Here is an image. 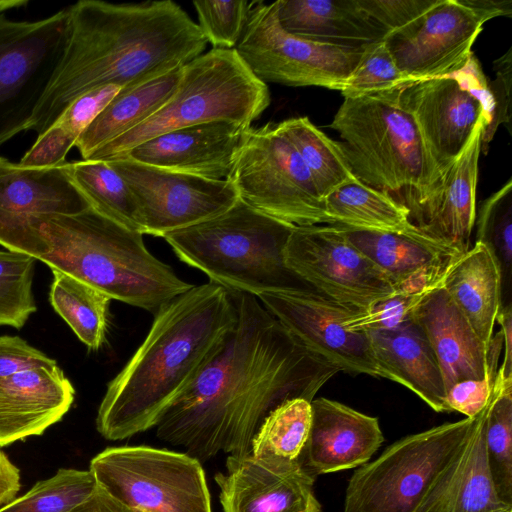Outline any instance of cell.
I'll return each mask as SVG.
<instances>
[{
  "label": "cell",
  "instance_id": "1f68e13d",
  "mask_svg": "<svg viewBox=\"0 0 512 512\" xmlns=\"http://www.w3.org/2000/svg\"><path fill=\"white\" fill-rule=\"evenodd\" d=\"M121 90V87L109 84L76 98L47 130L38 135L19 163L32 167H52L64 163L80 136Z\"/></svg>",
  "mask_w": 512,
  "mask_h": 512
},
{
  "label": "cell",
  "instance_id": "7c38bea8",
  "mask_svg": "<svg viewBox=\"0 0 512 512\" xmlns=\"http://www.w3.org/2000/svg\"><path fill=\"white\" fill-rule=\"evenodd\" d=\"M69 7L38 21L0 13V145L30 130L33 113L63 55Z\"/></svg>",
  "mask_w": 512,
  "mask_h": 512
},
{
  "label": "cell",
  "instance_id": "7bdbcfd3",
  "mask_svg": "<svg viewBox=\"0 0 512 512\" xmlns=\"http://www.w3.org/2000/svg\"><path fill=\"white\" fill-rule=\"evenodd\" d=\"M424 295L397 293L378 302L366 312H356L347 321V328L360 332L394 328L411 318L412 310Z\"/></svg>",
  "mask_w": 512,
  "mask_h": 512
},
{
  "label": "cell",
  "instance_id": "f6af8a7d",
  "mask_svg": "<svg viewBox=\"0 0 512 512\" xmlns=\"http://www.w3.org/2000/svg\"><path fill=\"white\" fill-rule=\"evenodd\" d=\"M494 70L496 77L489 81L493 111L482 137L481 152L484 154H487L489 144L500 125L504 124L509 132L511 129L512 48H509L505 54L494 61Z\"/></svg>",
  "mask_w": 512,
  "mask_h": 512
},
{
  "label": "cell",
  "instance_id": "3957f363",
  "mask_svg": "<svg viewBox=\"0 0 512 512\" xmlns=\"http://www.w3.org/2000/svg\"><path fill=\"white\" fill-rule=\"evenodd\" d=\"M236 319L230 291L212 282L164 304L107 385L96 416L101 436L119 441L156 427L218 353Z\"/></svg>",
  "mask_w": 512,
  "mask_h": 512
},
{
  "label": "cell",
  "instance_id": "9c48e42d",
  "mask_svg": "<svg viewBox=\"0 0 512 512\" xmlns=\"http://www.w3.org/2000/svg\"><path fill=\"white\" fill-rule=\"evenodd\" d=\"M96 483L134 512H212L200 461L150 446L108 447L90 461Z\"/></svg>",
  "mask_w": 512,
  "mask_h": 512
},
{
  "label": "cell",
  "instance_id": "d4e9b609",
  "mask_svg": "<svg viewBox=\"0 0 512 512\" xmlns=\"http://www.w3.org/2000/svg\"><path fill=\"white\" fill-rule=\"evenodd\" d=\"M486 125L484 117L477 122L461 153L414 221L425 235L447 243L461 253L470 248L476 215L479 157Z\"/></svg>",
  "mask_w": 512,
  "mask_h": 512
},
{
  "label": "cell",
  "instance_id": "681fc988",
  "mask_svg": "<svg viewBox=\"0 0 512 512\" xmlns=\"http://www.w3.org/2000/svg\"><path fill=\"white\" fill-rule=\"evenodd\" d=\"M20 486L19 469L0 448V507L15 498Z\"/></svg>",
  "mask_w": 512,
  "mask_h": 512
},
{
  "label": "cell",
  "instance_id": "8d00e7d4",
  "mask_svg": "<svg viewBox=\"0 0 512 512\" xmlns=\"http://www.w3.org/2000/svg\"><path fill=\"white\" fill-rule=\"evenodd\" d=\"M311 402L304 398L284 401L263 420L252 441L255 457H273L294 461L299 457L309 435Z\"/></svg>",
  "mask_w": 512,
  "mask_h": 512
},
{
  "label": "cell",
  "instance_id": "836d02e7",
  "mask_svg": "<svg viewBox=\"0 0 512 512\" xmlns=\"http://www.w3.org/2000/svg\"><path fill=\"white\" fill-rule=\"evenodd\" d=\"M278 126L297 151L323 200L356 178L341 143L329 138L308 117L290 118Z\"/></svg>",
  "mask_w": 512,
  "mask_h": 512
},
{
  "label": "cell",
  "instance_id": "816d5d0a",
  "mask_svg": "<svg viewBox=\"0 0 512 512\" xmlns=\"http://www.w3.org/2000/svg\"><path fill=\"white\" fill-rule=\"evenodd\" d=\"M461 2L481 15L486 21L498 17L512 15V0H461Z\"/></svg>",
  "mask_w": 512,
  "mask_h": 512
},
{
  "label": "cell",
  "instance_id": "ba28073f",
  "mask_svg": "<svg viewBox=\"0 0 512 512\" xmlns=\"http://www.w3.org/2000/svg\"><path fill=\"white\" fill-rule=\"evenodd\" d=\"M477 416L405 436L360 466L348 482L344 512H413Z\"/></svg>",
  "mask_w": 512,
  "mask_h": 512
},
{
  "label": "cell",
  "instance_id": "74e56055",
  "mask_svg": "<svg viewBox=\"0 0 512 512\" xmlns=\"http://www.w3.org/2000/svg\"><path fill=\"white\" fill-rule=\"evenodd\" d=\"M98 485L90 470L60 468L38 481L24 495L0 507V512H76Z\"/></svg>",
  "mask_w": 512,
  "mask_h": 512
},
{
  "label": "cell",
  "instance_id": "e575fe53",
  "mask_svg": "<svg viewBox=\"0 0 512 512\" xmlns=\"http://www.w3.org/2000/svg\"><path fill=\"white\" fill-rule=\"evenodd\" d=\"M73 183L89 202L91 208L143 234V223L137 202L125 180L106 161L82 159L67 162Z\"/></svg>",
  "mask_w": 512,
  "mask_h": 512
},
{
  "label": "cell",
  "instance_id": "4fadbf2b",
  "mask_svg": "<svg viewBox=\"0 0 512 512\" xmlns=\"http://www.w3.org/2000/svg\"><path fill=\"white\" fill-rule=\"evenodd\" d=\"M287 268L333 301L366 312L398 293L389 278L338 225L294 227L284 249Z\"/></svg>",
  "mask_w": 512,
  "mask_h": 512
},
{
  "label": "cell",
  "instance_id": "f907efd6",
  "mask_svg": "<svg viewBox=\"0 0 512 512\" xmlns=\"http://www.w3.org/2000/svg\"><path fill=\"white\" fill-rule=\"evenodd\" d=\"M496 322L500 325L504 359L499 369L504 376L512 377V304L502 305L497 314Z\"/></svg>",
  "mask_w": 512,
  "mask_h": 512
},
{
  "label": "cell",
  "instance_id": "484cf974",
  "mask_svg": "<svg viewBox=\"0 0 512 512\" xmlns=\"http://www.w3.org/2000/svg\"><path fill=\"white\" fill-rule=\"evenodd\" d=\"M486 409L413 512H512V505L499 497L489 468L484 438Z\"/></svg>",
  "mask_w": 512,
  "mask_h": 512
},
{
  "label": "cell",
  "instance_id": "f35d334b",
  "mask_svg": "<svg viewBox=\"0 0 512 512\" xmlns=\"http://www.w3.org/2000/svg\"><path fill=\"white\" fill-rule=\"evenodd\" d=\"M475 242L486 245L495 256L502 276V305L511 304L512 178L483 202Z\"/></svg>",
  "mask_w": 512,
  "mask_h": 512
},
{
  "label": "cell",
  "instance_id": "d6a6232c",
  "mask_svg": "<svg viewBox=\"0 0 512 512\" xmlns=\"http://www.w3.org/2000/svg\"><path fill=\"white\" fill-rule=\"evenodd\" d=\"M50 303L78 339L90 350L106 341L111 298L96 288L57 270H52Z\"/></svg>",
  "mask_w": 512,
  "mask_h": 512
},
{
  "label": "cell",
  "instance_id": "d590c367",
  "mask_svg": "<svg viewBox=\"0 0 512 512\" xmlns=\"http://www.w3.org/2000/svg\"><path fill=\"white\" fill-rule=\"evenodd\" d=\"M485 448L499 497L512 505V377L498 368L487 404Z\"/></svg>",
  "mask_w": 512,
  "mask_h": 512
},
{
  "label": "cell",
  "instance_id": "7a4b0ae2",
  "mask_svg": "<svg viewBox=\"0 0 512 512\" xmlns=\"http://www.w3.org/2000/svg\"><path fill=\"white\" fill-rule=\"evenodd\" d=\"M69 15L63 55L33 113L30 130L38 135L87 91L109 84L133 88L183 67L208 44L198 24L171 0H81Z\"/></svg>",
  "mask_w": 512,
  "mask_h": 512
},
{
  "label": "cell",
  "instance_id": "f1b7e54d",
  "mask_svg": "<svg viewBox=\"0 0 512 512\" xmlns=\"http://www.w3.org/2000/svg\"><path fill=\"white\" fill-rule=\"evenodd\" d=\"M441 286L490 348L502 306L501 270L491 250L475 242L451 264Z\"/></svg>",
  "mask_w": 512,
  "mask_h": 512
},
{
  "label": "cell",
  "instance_id": "5b68a950",
  "mask_svg": "<svg viewBox=\"0 0 512 512\" xmlns=\"http://www.w3.org/2000/svg\"><path fill=\"white\" fill-rule=\"evenodd\" d=\"M294 227L238 198L223 213L163 238L210 282L257 297L307 286L285 265L284 249Z\"/></svg>",
  "mask_w": 512,
  "mask_h": 512
},
{
  "label": "cell",
  "instance_id": "cb8c5ba5",
  "mask_svg": "<svg viewBox=\"0 0 512 512\" xmlns=\"http://www.w3.org/2000/svg\"><path fill=\"white\" fill-rule=\"evenodd\" d=\"M74 398L58 364L0 379V448L42 435L63 418Z\"/></svg>",
  "mask_w": 512,
  "mask_h": 512
},
{
  "label": "cell",
  "instance_id": "e0dca14e",
  "mask_svg": "<svg viewBox=\"0 0 512 512\" xmlns=\"http://www.w3.org/2000/svg\"><path fill=\"white\" fill-rule=\"evenodd\" d=\"M392 91L419 132L432 182L431 199L475 125L484 117L483 108L451 77L417 80Z\"/></svg>",
  "mask_w": 512,
  "mask_h": 512
},
{
  "label": "cell",
  "instance_id": "8992f818",
  "mask_svg": "<svg viewBox=\"0 0 512 512\" xmlns=\"http://www.w3.org/2000/svg\"><path fill=\"white\" fill-rule=\"evenodd\" d=\"M330 128L343 140L355 177L404 204L413 223L431 197L432 182L417 127L393 91L344 98Z\"/></svg>",
  "mask_w": 512,
  "mask_h": 512
},
{
  "label": "cell",
  "instance_id": "b9f144b4",
  "mask_svg": "<svg viewBox=\"0 0 512 512\" xmlns=\"http://www.w3.org/2000/svg\"><path fill=\"white\" fill-rule=\"evenodd\" d=\"M259 1H193L199 28L214 48L234 49Z\"/></svg>",
  "mask_w": 512,
  "mask_h": 512
},
{
  "label": "cell",
  "instance_id": "7402d4cb",
  "mask_svg": "<svg viewBox=\"0 0 512 512\" xmlns=\"http://www.w3.org/2000/svg\"><path fill=\"white\" fill-rule=\"evenodd\" d=\"M307 441L297 462L310 476L351 469L367 463L384 441L378 418L338 401H311Z\"/></svg>",
  "mask_w": 512,
  "mask_h": 512
},
{
  "label": "cell",
  "instance_id": "52a82bcc",
  "mask_svg": "<svg viewBox=\"0 0 512 512\" xmlns=\"http://www.w3.org/2000/svg\"><path fill=\"white\" fill-rule=\"evenodd\" d=\"M270 101L267 84L253 75L235 49L213 48L182 67L176 91L156 113L88 159L112 161L159 134L206 122L251 125Z\"/></svg>",
  "mask_w": 512,
  "mask_h": 512
},
{
  "label": "cell",
  "instance_id": "83f0119b",
  "mask_svg": "<svg viewBox=\"0 0 512 512\" xmlns=\"http://www.w3.org/2000/svg\"><path fill=\"white\" fill-rule=\"evenodd\" d=\"M275 3L280 26L301 38L361 48L386 36L362 10L358 0H278Z\"/></svg>",
  "mask_w": 512,
  "mask_h": 512
},
{
  "label": "cell",
  "instance_id": "7dc6e473",
  "mask_svg": "<svg viewBox=\"0 0 512 512\" xmlns=\"http://www.w3.org/2000/svg\"><path fill=\"white\" fill-rule=\"evenodd\" d=\"M494 379L462 380L446 391L449 411H456L475 418L487 406L493 389Z\"/></svg>",
  "mask_w": 512,
  "mask_h": 512
},
{
  "label": "cell",
  "instance_id": "5bb4252c",
  "mask_svg": "<svg viewBox=\"0 0 512 512\" xmlns=\"http://www.w3.org/2000/svg\"><path fill=\"white\" fill-rule=\"evenodd\" d=\"M257 298L320 362L339 372L382 377L367 333L347 328V321L358 310L308 286L262 293Z\"/></svg>",
  "mask_w": 512,
  "mask_h": 512
},
{
  "label": "cell",
  "instance_id": "6da1fadb",
  "mask_svg": "<svg viewBox=\"0 0 512 512\" xmlns=\"http://www.w3.org/2000/svg\"><path fill=\"white\" fill-rule=\"evenodd\" d=\"M230 294L237 313L234 327L156 426L159 439L186 448L199 461L219 452L249 454L273 409L293 398L311 402L339 372L312 356L256 296Z\"/></svg>",
  "mask_w": 512,
  "mask_h": 512
},
{
  "label": "cell",
  "instance_id": "2e32d148",
  "mask_svg": "<svg viewBox=\"0 0 512 512\" xmlns=\"http://www.w3.org/2000/svg\"><path fill=\"white\" fill-rule=\"evenodd\" d=\"M108 162L125 180L140 210L143 235L163 237L228 210L238 200L228 180H211L127 158Z\"/></svg>",
  "mask_w": 512,
  "mask_h": 512
},
{
  "label": "cell",
  "instance_id": "603a6c76",
  "mask_svg": "<svg viewBox=\"0 0 512 512\" xmlns=\"http://www.w3.org/2000/svg\"><path fill=\"white\" fill-rule=\"evenodd\" d=\"M340 227L348 240L389 278L398 293L426 294L440 286L451 264L462 254L429 236Z\"/></svg>",
  "mask_w": 512,
  "mask_h": 512
},
{
  "label": "cell",
  "instance_id": "f546056e",
  "mask_svg": "<svg viewBox=\"0 0 512 512\" xmlns=\"http://www.w3.org/2000/svg\"><path fill=\"white\" fill-rule=\"evenodd\" d=\"M181 75L182 67L121 90L76 142L82 159L156 113L176 91Z\"/></svg>",
  "mask_w": 512,
  "mask_h": 512
},
{
  "label": "cell",
  "instance_id": "8fae6325",
  "mask_svg": "<svg viewBox=\"0 0 512 512\" xmlns=\"http://www.w3.org/2000/svg\"><path fill=\"white\" fill-rule=\"evenodd\" d=\"M260 81L286 86H318L341 91L362 54V47L316 42L286 32L276 3L259 1L234 48Z\"/></svg>",
  "mask_w": 512,
  "mask_h": 512
},
{
  "label": "cell",
  "instance_id": "d6986e66",
  "mask_svg": "<svg viewBox=\"0 0 512 512\" xmlns=\"http://www.w3.org/2000/svg\"><path fill=\"white\" fill-rule=\"evenodd\" d=\"M214 480L223 512H322L315 478L297 460L229 455Z\"/></svg>",
  "mask_w": 512,
  "mask_h": 512
},
{
  "label": "cell",
  "instance_id": "f5cc1de1",
  "mask_svg": "<svg viewBox=\"0 0 512 512\" xmlns=\"http://www.w3.org/2000/svg\"><path fill=\"white\" fill-rule=\"evenodd\" d=\"M110 499L111 496L98 486L93 496L76 512H103Z\"/></svg>",
  "mask_w": 512,
  "mask_h": 512
},
{
  "label": "cell",
  "instance_id": "30bf717a",
  "mask_svg": "<svg viewBox=\"0 0 512 512\" xmlns=\"http://www.w3.org/2000/svg\"><path fill=\"white\" fill-rule=\"evenodd\" d=\"M238 198L295 227L331 225L312 177L278 123L250 128L228 178Z\"/></svg>",
  "mask_w": 512,
  "mask_h": 512
},
{
  "label": "cell",
  "instance_id": "db71d44e",
  "mask_svg": "<svg viewBox=\"0 0 512 512\" xmlns=\"http://www.w3.org/2000/svg\"><path fill=\"white\" fill-rule=\"evenodd\" d=\"M103 512H134L128 507L124 506L117 500H115L112 496L107 506L103 510Z\"/></svg>",
  "mask_w": 512,
  "mask_h": 512
},
{
  "label": "cell",
  "instance_id": "c3c4849f",
  "mask_svg": "<svg viewBox=\"0 0 512 512\" xmlns=\"http://www.w3.org/2000/svg\"><path fill=\"white\" fill-rule=\"evenodd\" d=\"M447 77L457 80L466 91L480 102L488 125L493 111V100L489 89V81L474 53L470 55L462 68Z\"/></svg>",
  "mask_w": 512,
  "mask_h": 512
},
{
  "label": "cell",
  "instance_id": "bcb514c9",
  "mask_svg": "<svg viewBox=\"0 0 512 512\" xmlns=\"http://www.w3.org/2000/svg\"><path fill=\"white\" fill-rule=\"evenodd\" d=\"M57 362L19 336L0 337V379Z\"/></svg>",
  "mask_w": 512,
  "mask_h": 512
},
{
  "label": "cell",
  "instance_id": "277c9868",
  "mask_svg": "<svg viewBox=\"0 0 512 512\" xmlns=\"http://www.w3.org/2000/svg\"><path fill=\"white\" fill-rule=\"evenodd\" d=\"M39 226L48 251L37 260L131 306L156 313L194 285L145 246L143 234L93 208L43 216Z\"/></svg>",
  "mask_w": 512,
  "mask_h": 512
},
{
  "label": "cell",
  "instance_id": "9a60e30c",
  "mask_svg": "<svg viewBox=\"0 0 512 512\" xmlns=\"http://www.w3.org/2000/svg\"><path fill=\"white\" fill-rule=\"evenodd\" d=\"M66 163L32 167L0 156L1 246L38 259L48 251L41 217L76 214L91 207L70 178Z\"/></svg>",
  "mask_w": 512,
  "mask_h": 512
},
{
  "label": "cell",
  "instance_id": "11a10c76",
  "mask_svg": "<svg viewBox=\"0 0 512 512\" xmlns=\"http://www.w3.org/2000/svg\"><path fill=\"white\" fill-rule=\"evenodd\" d=\"M25 1H0V12L6 9L14 8L15 6L24 5Z\"/></svg>",
  "mask_w": 512,
  "mask_h": 512
},
{
  "label": "cell",
  "instance_id": "44dd1931",
  "mask_svg": "<svg viewBox=\"0 0 512 512\" xmlns=\"http://www.w3.org/2000/svg\"><path fill=\"white\" fill-rule=\"evenodd\" d=\"M411 317L434 351L446 391L462 380L494 379L502 349L500 332L488 348L441 285L422 297Z\"/></svg>",
  "mask_w": 512,
  "mask_h": 512
},
{
  "label": "cell",
  "instance_id": "ffe728a7",
  "mask_svg": "<svg viewBox=\"0 0 512 512\" xmlns=\"http://www.w3.org/2000/svg\"><path fill=\"white\" fill-rule=\"evenodd\" d=\"M250 128L226 120L183 127L150 138L120 158L206 179L228 180Z\"/></svg>",
  "mask_w": 512,
  "mask_h": 512
},
{
  "label": "cell",
  "instance_id": "ab89813d",
  "mask_svg": "<svg viewBox=\"0 0 512 512\" xmlns=\"http://www.w3.org/2000/svg\"><path fill=\"white\" fill-rule=\"evenodd\" d=\"M37 259L0 250V326L22 328L36 312L33 276Z\"/></svg>",
  "mask_w": 512,
  "mask_h": 512
},
{
  "label": "cell",
  "instance_id": "4316f807",
  "mask_svg": "<svg viewBox=\"0 0 512 512\" xmlns=\"http://www.w3.org/2000/svg\"><path fill=\"white\" fill-rule=\"evenodd\" d=\"M366 333L383 378L405 386L434 411L450 412L438 361L412 317L394 328Z\"/></svg>",
  "mask_w": 512,
  "mask_h": 512
},
{
  "label": "cell",
  "instance_id": "ee69618b",
  "mask_svg": "<svg viewBox=\"0 0 512 512\" xmlns=\"http://www.w3.org/2000/svg\"><path fill=\"white\" fill-rule=\"evenodd\" d=\"M437 1L358 0V4L368 17L386 32L387 36L411 25L431 9Z\"/></svg>",
  "mask_w": 512,
  "mask_h": 512
},
{
  "label": "cell",
  "instance_id": "ac0fdd59",
  "mask_svg": "<svg viewBox=\"0 0 512 512\" xmlns=\"http://www.w3.org/2000/svg\"><path fill=\"white\" fill-rule=\"evenodd\" d=\"M485 22L461 0H438L384 40L399 69L414 81L447 77L465 65Z\"/></svg>",
  "mask_w": 512,
  "mask_h": 512
},
{
  "label": "cell",
  "instance_id": "60d3db41",
  "mask_svg": "<svg viewBox=\"0 0 512 512\" xmlns=\"http://www.w3.org/2000/svg\"><path fill=\"white\" fill-rule=\"evenodd\" d=\"M397 66L384 39L362 47L359 62L340 91L344 98L373 95L413 82Z\"/></svg>",
  "mask_w": 512,
  "mask_h": 512
},
{
  "label": "cell",
  "instance_id": "4dcf8cb0",
  "mask_svg": "<svg viewBox=\"0 0 512 512\" xmlns=\"http://www.w3.org/2000/svg\"><path fill=\"white\" fill-rule=\"evenodd\" d=\"M324 205L331 225L413 237L427 236L412 223L410 211L404 204L388 192L369 186L358 178L333 190L324 198Z\"/></svg>",
  "mask_w": 512,
  "mask_h": 512
}]
</instances>
